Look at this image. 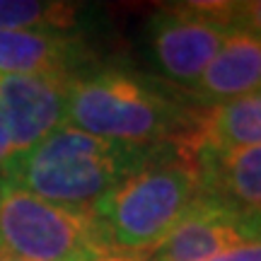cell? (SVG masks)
Returning a JSON list of instances; mask_svg holds the SVG:
<instances>
[{
	"instance_id": "cell-10",
	"label": "cell",
	"mask_w": 261,
	"mask_h": 261,
	"mask_svg": "<svg viewBox=\"0 0 261 261\" xmlns=\"http://www.w3.org/2000/svg\"><path fill=\"white\" fill-rule=\"evenodd\" d=\"M205 198L247 215H261V145L203 150L196 155Z\"/></svg>"
},
{
	"instance_id": "cell-13",
	"label": "cell",
	"mask_w": 261,
	"mask_h": 261,
	"mask_svg": "<svg viewBox=\"0 0 261 261\" xmlns=\"http://www.w3.org/2000/svg\"><path fill=\"white\" fill-rule=\"evenodd\" d=\"M232 22L234 27L247 29L261 39V0L232 3Z\"/></svg>"
},
{
	"instance_id": "cell-9",
	"label": "cell",
	"mask_w": 261,
	"mask_h": 261,
	"mask_svg": "<svg viewBox=\"0 0 261 261\" xmlns=\"http://www.w3.org/2000/svg\"><path fill=\"white\" fill-rule=\"evenodd\" d=\"M261 145V90L213 107H194L191 123L177 148L189 155L203 150H237Z\"/></svg>"
},
{
	"instance_id": "cell-1",
	"label": "cell",
	"mask_w": 261,
	"mask_h": 261,
	"mask_svg": "<svg viewBox=\"0 0 261 261\" xmlns=\"http://www.w3.org/2000/svg\"><path fill=\"white\" fill-rule=\"evenodd\" d=\"M155 150L97 138L65 123L27 152L12 155L0 187L19 189L73 211H92L119 181L145 165Z\"/></svg>"
},
{
	"instance_id": "cell-4",
	"label": "cell",
	"mask_w": 261,
	"mask_h": 261,
	"mask_svg": "<svg viewBox=\"0 0 261 261\" xmlns=\"http://www.w3.org/2000/svg\"><path fill=\"white\" fill-rule=\"evenodd\" d=\"M112 252L90 211L0 187V256L19 261H99Z\"/></svg>"
},
{
	"instance_id": "cell-12",
	"label": "cell",
	"mask_w": 261,
	"mask_h": 261,
	"mask_svg": "<svg viewBox=\"0 0 261 261\" xmlns=\"http://www.w3.org/2000/svg\"><path fill=\"white\" fill-rule=\"evenodd\" d=\"M77 8L70 3L0 0V32L15 29H73Z\"/></svg>"
},
{
	"instance_id": "cell-6",
	"label": "cell",
	"mask_w": 261,
	"mask_h": 261,
	"mask_svg": "<svg viewBox=\"0 0 261 261\" xmlns=\"http://www.w3.org/2000/svg\"><path fill=\"white\" fill-rule=\"evenodd\" d=\"M75 73L0 75V119L8 128L12 155L27 152L65 126Z\"/></svg>"
},
{
	"instance_id": "cell-16",
	"label": "cell",
	"mask_w": 261,
	"mask_h": 261,
	"mask_svg": "<svg viewBox=\"0 0 261 261\" xmlns=\"http://www.w3.org/2000/svg\"><path fill=\"white\" fill-rule=\"evenodd\" d=\"M0 261H19V259H8V256H0ZM99 261H145V256H138V254H109Z\"/></svg>"
},
{
	"instance_id": "cell-7",
	"label": "cell",
	"mask_w": 261,
	"mask_h": 261,
	"mask_svg": "<svg viewBox=\"0 0 261 261\" xmlns=\"http://www.w3.org/2000/svg\"><path fill=\"white\" fill-rule=\"evenodd\" d=\"M261 240V215H247L201 196L145 261H213L237 244Z\"/></svg>"
},
{
	"instance_id": "cell-15",
	"label": "cell",
	"mask_w": 261,
	"mask_h": 261,
	"mask_svg": "<svg viewBox=\"0 0 261 261\" xmlns=\"http://www.w3.org/2000/svg\"><path fill=\"white\" fill-rule=\"evenodd\" d=\"M10 158H12V143H10L5 123H3V119H0V177H3V169H5V165H8Z\"/></svg>"
},
{
	"instance_id": "cell-5",
	"label": "cell",
	"mask_w": 261,
	"mask_h": 261,
	"mask_svg": "<svg viewBox=\"0 0 261 261\" xmlns=\"http://www.w3.org/2000/svg\"><path fill=\"white\" fill-rule=\"evenodd\" d=\"M232 29V3L167 5L148 22L150 51L162 73L187 90L201 77Z\"/></svg>"
},
{
	"instance_id": "cell-8",
	"label": "cell",
	"mask_w": 261,
	"mask_h": 261,
	"mask_svg": "<svg viewBox=\"0 0 261 261\" xmlns=\"http://www.w3.org/2000/svg\"><path fill=\"white\" fill-rule=\"evenodd\" d=\"M261 90V39L234 27L201 77L184 92L198 107L223 104Z\"/></svg>"
},
{
	"instance_id": "cell-14",
	"label": "cell",
	"mask_w": 261,
	"mask_h": 261,
	"mask_svg": "<svg viewBox=\"0 0 261 261\" xmlns=\"http://www.w3.org/2000/svg\"><path fill=\"white\" fill-rule=\"evenodd\" d=\"M213 261H261V240L237 244L232 249H227L225 254L215 256Z\"/></svg>"
},
{
	"instance_id": "cell-11",
	"label": "cell",
	"mask_w": 261,
	"mask_h": 261,
	"mask_svg": "<svg viewBox=\"0 0 261 261\" xmlns=\"http://www.w3.org/2000/svg\"><path fill=\"white\" fill-rule=\"evenodd\" d=\"M85 46L73 29L0 32V75L77 73Z\"/></svg>"
},
{
	"instance_id": "cell-3",
	"label": "cell",
	"mask_w": 261,
	"mask_h": 261,
	"mask_svg": "<svg viewBox=\"0 0 261 261\" xmlns=\"http://www.w3.org/2000/svg\"><path fill=\"white\" fill-rule=\"evenodd\" d=\"M191 114L150 77L126 68L77 70L70 83L65 123L90 136L138 148L177 145Z\"/></svg>"
},
{
	"instance_id": "cell-2",
	"label": "cell",
	"mask_w": 261,
	"mask_h": 261,
	"mask_svg": "<svg viewBox=\"0 0 261 261\" xmlns=\"http://www.w3.org/2000/svg\"><path fill=\"white\" fill-rule=\"evenodd\" d=\"M201 196L196 158L177 145H162L99 198L90 213L112 252L145 256L181 223Z\"/></svg>"
}]
</instances>
